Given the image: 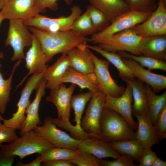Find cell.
I'll list each match as a JSON object with an SVG mask.
<instances>
[{"label":"cell","instance_id":"1","mask_svg":"<svg viewBox=\"0 0 166 166\" xmlns=\"http://www.w3.org/2000/svg\"><path fill=\"white\" fill-rule=\"evenodd\" d=\"M29 29L38 40L49 61L57 54H67L74 48L89 42V39L71 30L51 32L33 27Z\"/></svg>","mask_w":166,"mask_h":166},{"label":"cell","instance_id":"2","mask_svg":"<svg viewBox=\"0 0 166 166\" xmlns=\"http://www.w3.org/2000/svg\"><path fill=\"white\" fill-rule=\"evenodd\" d=\"M76 87V85L71 84L67 87L62 83L57 89L50 90L46 100L52 103L57 110L58 117L53 118V122L57 126L69 132L74 138L82 140L86 138V132L83 130L77 129L69 121L71 99Z\"/></svg>","mask_w":166,"mask_h":166},{"label":"cell","instance_id":"3","mask_svg":"<svg viewBox=\"0 0 166 166\" xmlns=\"http://www.w3.org/2000/svg\"><path fill=\"white\" fill-rule=\"evenodd\" d=\"M53 147L54 146L33 130L26 132L8 144L2 145L0 157L18 156L22 160L33 154H40Z\"/></svg>","mask_w":166,"mask_h":166},{"label":"cell","instance_id":"4","mask_svg":"<svg viewBox=\"0 0 166 166\" xmlns=\"http://www.w3.org/2000/svg\"><path fill=\"white\" fill-rule=\"evenodd\" d=\"M97 138L109 142L135 138V132L119 113L105 108L100 122V133Z\"/></svg>","mask_w":166,"mask_h":166},{"label":"cell","instance_id":"5","mask_svg":"<svg viewBox=\"0 0 166 166\" xmlns=\"http://www.w3.org/2000/svg\"><path fill=\"white\" fill-rule=\"evenodd\" d=\"M33 38V34L30 32L24 22L9 20V27L5 44L6 46H10L13 49V54L11 58L12 61L25 59L24 49L31 46Z\"/></svg>","mask_w":166,"mask_h":166},{"label":"cell","instance_id":"6","mask_svg":"<svg viewBox=\"0 0 166 166\" xmlns=\"http://www.w3.org/2000/svg\"><path fill=\"white\" fill-rule=\"evenodd\" d=\"M152 12L129 10L117 17L104 30L92 35L89 42L96 44L100 41L115 34L131 29L144 21Z\"/></svg>","mask_w":166,"mask_h":166},{"label":"cell","instance_id":"7","mask_svg":"<svg viewBox=\"0 0 166 166\" xmlns=\"http://www.w3.org/2000/svg\"><path fill=\"white\" fill-rule=\"evenodd\" d=\"M46 69L41 73L32 74L29 78L21 91L20 97L16 105V111L13 113L12 117L9 119H3V124L6 126L16 129H20L26 118V110L31 102L30 100L31 95L34 90H37L43 79Z\"/></svg>","mask_w":166,"mask_h":166},{"label":"cell","instance_id":"8","mask_svg":"<svg viewBox=\"0 0 166 166\" xmlns=\"http://www.w3.org/2000/svg\"><path fill=\"white\" fill-rule=\"evenodd\" d=\"M142 38L128 29L101 40L96 44L106 51H123L138 55V48Z\"/></svg>","mask_w":166,"mask_h":166},{"label":"cell","instance_id":"9","mask_svg":"<svg viewBox=\"0 0 166 166\" xmlns=\"http://www.w3.org/2000/svg\"><path fill=\"white\" fill-rule=\"evenodd\" d=\"M71 13L67 16H61L53 18L40 15L28 20L24 22L27 26L39 30L51 32L64 31L70 30V27L74 20L82 13L80 7L73 5L71 8Z\"/></svg>","mask_w":166,"mask_h":166},{"label":"cell","instance_id":"10","mask_svg":"<svg viewBox=\"0 0 166 166\" xmlns=\"http://www.w3.org/2000/svg\"><path fill=\"white\" fill-rule=\"evenodd\" d=\"M52 119L50 116L46 117L42 124L38 125L33 130L55 147L77 151L78 146L82 140L74 138L58 128L53 122Z\"/></svg>","mask_w":166,"mask_h":166},{"label":"cell","instance_id":"11","mask_svg":"<svg viewBox=\"0 0 166 166\" xmlns=\"http://www.w3.org/2000/svg\"><path fill=\"white\" fill-rule=\"evenodd\" d=\"M106 95L99 90L95 92L86 108L82 118L81 127L93 137L98 138L100 133V122L105 108Z\"/></svg>","mask_w":166,"mask_h":166},{"label":"cell","instance_id":"12","mask_svg":"<svg viewBox=\"0 0 166 166\" xmlns=\"http://www.w3.org/2000/svg\"><path fill=\"white\" fill-rule=\"evenodd\" d=\"M131 29L142 38L166 35V0H159L156 8L148 18Z\"/></svg>","mask_w":166,"mask_h":166},{"label":"cell","instance_id":"13","mask_svg":"<svg viewBox=\"0 0 166 166\" xmlns=\"http://www.w3.org/2000/svg\"><path fill=\"white\" fill-rule=\"evenodd\" d=\"M94 65V73L99 90L106 95L117 97L122 95L125 89L123 85H118L111 76L109 70L110 62L101 59L91 52Z\"/></svg>","mask_w":166,"mask_h":166},{"label":"cell","instance_id":"14","mask_svg":"<svg viewBox=\"0 0 166 166\" xmlns=\"http://www.w3.org/2000/svg\"><path fill=\"white\" fill-rule=\"evenodd\" d=\"M0 12L4 19L19 20L25 22L41 12L37 0H11Z\"/></svg>","mask_w":166,"mask_h":166},{"label":"cell","instance_id":"15","mask_svg":"<svg viewBox=\"0 0 166 166\" xmlns=\"http://www.w3.org/2000/svg\"><path fill=\"white\" fill-rule=\"evenodd\" d=\"M133 101L132 89L127 84L123 94L115 97L106 95L105 107L113 110L120 115L133 130L137 128V123L132 117V103Z\"/></svg>","mask_w":166,"mask_h":166},{"label":"cell","instance_id":"16","mask_svg":"<svg viewBox=\"0 0 166 166\" xmlns=\"http://www.w3.org/2000/svg\"><path fill=\"white\" fill-rule=\"evenodd\" d=\"M25 59L26 67L29 72L17 85L16 89L22 84L29 76L41 73L48 66L46 64L49 61L47 57L43 52L38 40L34 34L32 43L25 55Z\"/></svg>","mask_w":166,"mask_h":166},{"label":"cell","instance_id":"17","mask_svg":"<svg viewBox=\"0 0 166 166\" xmlns=\"http://www.w3.org/2000/svg\"><path fill=\"white\" fill-rule=\"evenodd\" d=\"M122 59L132 71L135 78L150 86L155 93L166 88L165 76L153 73L130 58L122 57Z\"/></svg>","mask_w":166,"mask_h":166},{"label":"cell","instance_id":"18","mask_svg":"<svg viewBox=\"0 0 166 166\" xmlns=\"http://www.w3.org/2000/svg\"><path fill=\"white\" fill-rule=\"evenodd\" d=\"M77 151L90 153L99 159L109 157L116 159L121 155L112 147L109 142L94 137L82 140Z\"/></svg>","mask_w":166,"mask_h":166},{"label":"cell","instance_id":"19","mask_svg":"<svg viewBox=\"0 0 166 166\" xmlns=\"http://www.w3.org/2000/svg\"><path fill=\"white\" fill-rule=\"evenodd\" d=\"M45 81L43 78L37 89L34 100L26 110V118L19 129L20 135L33 130L42 124L39 117V109L42 99L45 94Z\"/></svg>","mask_w":166,"mask_h":166},{"label":"cell","instance_id":"20","mask_svg":"<svg viewBox=\"0 0 166 166\" xmlns=\"http://www.w3.org/2000/svg\"><path fill=\"white\" fill-rule=\"evenodd\" d=\"M134 116L138 121L135 139L141 144L143 148H151L153 145L159 144L160 141L155 126L148 113Z\"/></svg>","mask_w":166,"mask_h":166},{"label":"cell","instance_id":"21","mask_svg":"<svg viewBox=\"0 0 166 166\" xmlns=\"http://www.w3.org/2000/svg\"><path fill=\"white\" fill-rule=\"evenodd\" d=\"M70 67L69 59L66 54L61 56L50 66L47 67L44 78L46 81V89L52 90L57 89L62 83L66 72Z\"/></svg>","mask_w":166,"mask_h":166},{"label":"cell","instance_id":"22","mask_svg":"<svg viewBox=\"0 0 166 166\" xmlns=\"http://www.w3.org/2000/svg\"><path fill=\"white\" fill-rule=\"evenodd\" d=\"M139 55L166 60V35L143 38L138 48Z\"/></svg>","mask_w":166,"mask_h":166},{"label":"cell","instance_id":"23","mask_svg":"<svg viewBox=\"0 0 166 166\" xmlns=\"http://www.w3.org/2000/svg\"><path fill=\"white\" fill-rule=\"evenodd\" d=\"M86 44L80 45L67 53L70 67L76 70L84 73H94V65L89 49Z\"/></svg>","mask_w":166,"mask_h":166},{"label":"cell","instance_id":"24","mask_svg":"<svg viewBox=\"0 0 166 166\" xmlns=\"http://www.w3.org/2000/svg\"><path fill=\"white\" fill-rule=\"evenodd\" d=\"M122 79L129 84L132 88L133 101L132 106L133 115L134 116L148 113V98L145 84L135 78Z\"/></svg>","mask_w":166,"mask_h":166},{"label":"cell","instance_id":"25","mask_svg":"<svg viewBox=\"0 0 166 166\" xmlns=\"http://www.w3.org/2000/svg\"><path fill=\"white\" fill-rule=\"evenodd\" d=\"M62 83H70L77 85L81 90L87 89L95 93L99 90L94 73H83L76 70L71 67L66 72Z\"/></svg>","mask_w":166,"mask_h":166},{"label":"cell","instance_id":"26","mask_svg":"<svg viewBox=\"0 0 166 166\" xmlns=\"http://www.w3.org/2000/svg\"><path fill=\"white\" fill-rule=\"evenodd\" d=\"M90 5L103 12L111 23L129 9L124 0H89Z\"/></svg>","mask_w":166,"mask_h":166},{"label":"cell","instance_id":"27","mask_svg":"<svg viewBox=\"0 0 166 166\" xmlns=\"http://www.w3.org/2000/svg\"><path fill=\"white\" fill-rule=\"evenodd\" d=\"M86 46L89 49L101 54L114 66L118 71L119 77L121 79H131L135 78L130 69L123 61L122 57L118 53L105 51L97 45H90L86 44Z\"/></svg>","mask_w":166,"mask_h":166},{"label":"cell","instance_id":"28","mask_svg":"<svg viewBox=\"0 0 166 166\" xmlns=\"http://www.w3.org/2000/svg\"><path fill=\"white\" fill-rule=\"evenodd\" d=\"M147 96L148 114L155 126L157 117L164 107L166 105V91L157 95L149 85L145 84Z\"/></svg>","mask_w":166,"mask_h":166},{"label":"cell","instance_id":"29","mask_svg":"<svg viewBox=\"0 0 166 166\" xmlns=\"http://www.w3.org/2000/svg\"><path fill=\"white\" fill-rule=\"evenodd\" d=\"M109 143L112 147L121 154L127 155L138 161L144 148L135 138Z\"/></svg>","mask_w":166,"mask_h":166},{"label":"cell","instance_id":"30","mask_svg":"<svg viewBox=\"0 0 166 166\" xmlns=\"http://www.w3.org/2000/svg\"><path fill=\"white\" fill-rule=\"evenodd\" d=\"M1 58H0V60ZM22 60H18L14 65L9 77L4 79L0 71L1 65L0 62V112L3 114L6 111L7 104L10 100L12 80L15 72L22 62Z\"/></svg>","mask_w":166,"mask_h":166},{"label":"cell","instance_id":"31","mask_svg":"<svg viewBox=\"0 0 166 166\" xmlns=\"http://www.w3.org/2000/svg\"><path fill=\"white\" fill-rule=\"evenodd\" d=\"M94 93L90 91L72 95L71 99V108L74 110L75 117L73 121L76 122V128L79 130H83L81 124L82 114L87 103Z\"/></svg>","mask_w":166,"mask_h":166},{"label":"cell","instance_id":"32","mask_svg":"<svg viewBox=\"0 0 166 166\" xmlns=\"http://www.w3.org/2000/svg\"><path fill=\"white\" fill-rule=\"evenodd\" d=\"M118 53L123 57L130 58L135 61L143 67H146L148 70L159 69L166 71L165 61L142 55H137L128 52L120 51Z\"/></svg>","mask_w":166,"mask_h":166},{"label":"cell","instance_id":"33","mask_svg":"<svg viewBox=\"0 0 166 166\" xmlns=\"http://www.w3.org/2000/svg\"><path fill=\"white\" fill-rule=\"evenodd\" d=\"M78 153L77 151L73 149L54 147L39 154L38 156L42 163L55 160H70L74 158Z\"/></svg>","mask_w":166,"mask_h":166},{"label":"cell","instance_id":"34","mask_svg":"<svg viewBox=\"0 0 166 166\" xmlns=\"http://www.w3.org/2000/svg\"><path fill=\"white\" fill-rule=\"evenodd\" d=\"M70 30L85 37L96 33L90 16L86 10L79 15L73 21Z\"/></svg>","mask_w":166,"mask_h":166},{"label":"cell","instance_id":"35","mask_svg":"<svg viewBox=\"0 0 166 166\" xmlns=\"http://www.w3.org/2000/svg\"><path fill=\"white\" fill-rule=\"evenodd\" d=\"M86 10L90 16L96 33L104 30L110 24L111 22L106 15L94 6L89 5Z\"/></svg>","mask_w":166,"mask_h":166},{"label":"cell","instance_id":"36","mask_svg":"<svg viewBox=\"0 0 166 166\" xmlns=\"http://www.w3.org/2000/svg\"><path fill=\"white\" fill-rule=\"evenodd\" d=\"M129 10L141 12H152L156 8L157 0H124Z\"/></svg>","mask_w":166,"mask_h":166},{"label":"cell","instance_id":"37","mask_svg":"<svg viewBox=\"0 0 166 166\" xmlns=\"http://www.w3.org/2000/svg\"><path fill=\"white\" fill-rule=\"evenodd\" d=\"M69 160L75 165L78 166H100V159L84 152H78L74 158Z\"/></svg>","mask_w":166,"mask_h":166},{"label":"cell","instance_id":"38","mask_svg":"<svg viewBox=\"0 0 166 166\" xmlns=\"http://www.w3.org/2000/svg\"><path fill=\"white\" fill-rule=\"evenodd\" d=\"M154 126L160 141L165 139L166 138V105L158 115Z\"/></svg>","mask_w":166,"mask_h":166},{"label":"cell","instance_id":"39","mask_svg":"<svg viewBox=\"0 0 166 166\" xmlns=\"http://www.w3.org/2000/svg\"><path fill=\"white\" fill-rule=\"evenodd\" d=\"M113 161L100 159V166H136L134 160L127 155L121 154L119 157Z\"/></svg>","mask_w":166,"mask_h":166},{"label":"cell","instance_id":"40","mask_svg":"<svg viewBox=\"0 0 166 166\" xmlns=\"http://www.w3.org/2000/svg\"><path fill=\"white\" fill-rule=\"evenodd\" d=\"M18 137L15 129L8 127L0 122V147L3 143H10Z\"/></svg>","mask_w":166,"mask_h":166},{"label":"cell","instance_id":"41","mask_svg":"<svg viewBox=\"0 0 166 166\" xmlns=\"http://www.w3.org/2000/svg\"><path fill=\"white\" fill-rule=\"evenodd\" d=\"M157 157L156 153L153 151L151 148H144L138 161V166H152Z\"/></svg>","mask_w":166,"mask_h":166},{"label":"cell","instance_id":"42","mask_svg":"<svg viewBox=\"0 0 166 166\" xmlns=\"http://www.w3.org/2000/svg\"><path fill=\"white\" fill-rule=\"evenodd\" d=\"M59 0H37L38 6L41 12L45 11L47 8L53 11H56L58 9L57 1ZM67 5H70L73 0H63Z\"/></svg>","mask_w":166,"mask_h":166},{"label":"cell","instance_id":"43","mask_svg":"<svg viewBox=\"0 0 166 166\" xmlns=\"http://www.w3.org/2000/svg\"><path fill=\"white\" fill-rule=\"evenodd\" d=\"M43 166H74V164L69 160L59 159L48 161L42 163Z\"/></svg>","mask_w":166,"mask_h":166},{"label":"cell","instance_id":"44","mask_svg":"<svg viewBox=\"0 0 166 166\" xmlns=\"http://www.w3.org/2000/svg\"><path fill=\"white\" fill-rule=\"evenodd\" d=\"M15 156L0 157V166H11L14 162Z\"/></svg>","mask_w":166,"mask_h":166},{"label":"cell","instance_id":"45","mask_svg":"<svg viewBox=\"0 0 166 166\" xmlns=\"http://www.w3.org/2000/svg\"><path fill=\"white\" fill-rule=\"evenodd\" d=\"M42 162L40 157L38 156L34 160L28 163H23L22 162H18L17 163L16 166H40Z\"/></svg>","mask_w":166,"mask_h":166},{"label":"cell","instance_id":"46","mask_svg":"<svg viewBox=\"0 0 166 166\" xmlns=\"http://www.w3.org/2000/svg\"><path fill=\"white\" fill-rule=\"evenodd\" d=\"M166 162L161 160L160 158L157 157L154 160L152 166H166Z\"/></svg>","mask_w":166,"mask_h":166},{"label":"cell","instance_id":"47","mask_svg":"<svg viewBox=\"0 0 166 166\" xmlns=\"http://www.w3.org/2000/svg\"><path fill=\"white\" fill-rule=\"evenodd\" d=\"M11 0H0V10Z\"/></svg>","mask_w":166,"mask_h":166},{"label":"cell","instance_id":"48","mask_svg":"<svg viewBox=\"0 0 166 166\" xmlns=\"http://www.w3.org/2000/svg\"><path fill=\"white\" fill-rule=\"evenodd\" d=\"M4 20V19L1 13L0 12V27L1 23L3 20Z\"/></svg>","mask_w":166,"mask_h":166},{"label":"cell","instance_id":"49","mask_svg":"<svg viewBox=\"0 0 166 166\" xmlns=\"http://www.w3.org/2000/svg\"><path fill=\"white\" fill-rule=\"evenodd\" d=\"M4 55L2 52H0V58H3V57Z\"/></svg>","mask_w":166,"mask_h":166},{"label":"cell","instance_id":"50","mask_svg":"<svg viewBox=\"0 0 166 166\" xmlns=\"http://www.w3.org/2000/svg\"><path fill=\"white\" fill-rule=\"evenodd\" d=\"M3 118L1 116V115H0V122L1 121H2Z\"/></svg>","mask_w":166,"mask_h":166},{"label":"cell","instance_id":"51","mask_svg":"<svg viewBox=\"0 0 166 166\" xmlns=\"http://www.w3.org/2000/svg\"><path fill=\"white\" fill-rule=\"evenodd\" d=\"M0 114H1V113H0Z\"/></svg>","mask_w":166,"mask_h":166},{"label":"cell","instance_id":"52","mask_svg":"<svg viewBox=\"0 0 166 166\" xmlns=\"http://www.w3.org/2000/svg\"><path fill=\"white\" fill-rule=\"evenodd\" d=\"M157 0V1H158L159 0Z\"/></svg>","mask_w":166,"mask_h":166}]
</instances>
